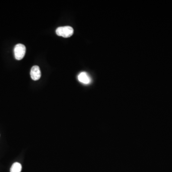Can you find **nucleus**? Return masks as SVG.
I'll list each match as a JSON object with an SVG mask.
<instances>
[{
  "instance_id": "39448f33",
  "label": "nucleus",
  "mask_w": 172,
  "mask_h": 172,
  "mask_svg": "<svg viewBox=\"0 0 172 172\" xmlns=\"http://www.w3.org/2000/svg\"><path fill=\"white\" fill-rule=\"evenodd\" d=\"M22 165L20 163L16 162L13 164L10 169V172H21Z\"/></svg>"
},
{
  "instance_id": "7ed1b4c3",
  "label": "nucleus",
  "mask_w": 172,
  "mask_h": 172,
  "mask_svg": "<svg viewBox=\"0 0 172 172\" xmlns=\"http://www.w3.org/2000/svg\"><path fill=\"white\" fill-rule=\"evenodd\" d=\"M31 76L34 81H37L40 79L41 76L40 68L37 66H34L31 68L30 72Z\"/></svg>"
},
{
  "instance_id": "f257e3e1",
  "label": "nucleus",
  "mask_w": 172,
  "mask_h": 172,
  "mask_svg": "<svg viewBox=\"0 0 172 172\" xmlns=\"http://www.w3.org/2000/svg\"><path fill=\"white\" fill-rule=\"evenodd\" d=\"M56 32L58 36L65 38H67L72 36L74 33V30L72 27L66 26L57 28Z\"/></svg>"
},
{
  "instance_id": "20e7f679",
  "label": "nucleus",
  "mask_w": 172,
  "mask_h": 172,
  "mask_svg": "<svg viewBox=\"0 0 172 172\" xmlns=\"http://www.w3.org/2000/svg\"><path fill=\"white\" fill-rule=\"evenodd\" d=\"M78 80L84 84H89L91 82V78L87 73L82 72L78 76Z\"/></svg>"
},
{
  "instance_id": "f03ea898",
  "label": "nucleus",
  "mask_w": 172,
  "mask_h": 172,
  "mask_svg": "<svg viewBox=\"0 0 172 172\" xmlns=\"http://www.w3.org/2000/svg\"><path fill=\"white\" fill-rule=\"evenodd\" d=\"M26 52V47L23 44H17L14 47V54L15 58L17 60H21L25 57Z\"/></svg>"
}]
</instances>
